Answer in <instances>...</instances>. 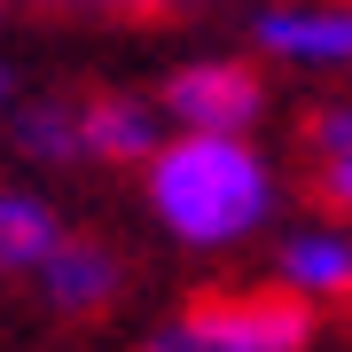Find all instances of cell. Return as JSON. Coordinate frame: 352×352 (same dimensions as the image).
Segmentation results:
<instances>
[{
	"label": "cell",
	"mask_w": 352,
	"mask_h": 352,
	"mask_svg": "<svg viewBox=\"0 0 352 352\" xmlns=\"http://www.w3.org/2000/svg\"><path fill=\"white\" fill-rule=\"evenodd\" d=\"M63 243V227L39 196H16L0 188V274H39V258Z\"/></svg>",
	"instance_id": "8"
},
{
	"label": "cell",
	"mask_w": 352,
	"mask_h": 352,
	"mask_svg": "<svg viewBox=\"0 0 352 352\" xmlns=\"http://www.w3.org/2000/svg\"><path fill=\"white\" fill-rule=\"evenodd\" d=\"M258 47L282 63H352V8L344 0H298V8L258 16Z\"/></svg>",
	"instance_id": "4"
},
{
	"label": "cell",
	"mask_w": 352,
	"mask_h": 352,
	"mask_svg": "<svg viewBox=\"0 0 352 352\" xmlns=\"http://www.w3.org/2000/svg\"><path fill=\"white\" fill-rule=\"evenodd\" d=\"M314 157H321V196L352 212V110L314 118Z\"/></svg>",
	"instance_id": "9"
},
{
	"label": "cell",
	"mask_w": 352,
	"mask_h": 352,
	"mask_svg": "<svg viewBox=\"0 0 352 352\" xmlns=\"http://www.w3.org/2000/svg\"><path fill=\"white\" fill-rule=\"evenodd\" d=\"M282 282L298 298H352V243L337 227H305L282 243Z\"/></svg>",
	"instance_id": "7"
},
{
	"label": "cell",
	"mask_w": 352,
	"mask_h": 352,
	"mask_svg": "<svg viewBox=\"0 0 352 352\" xmlns=\"http://www.w3.org/2000/svg\"><path fill=\"white\" fill-rule=\"evenodd\" d=\"M305 337H314V298L258 289V298H204V305H188L157 344H180V352H298Z\"/></svg>",
	"instance_id": "2"
},
{
	"label": "cell",
	"mask_w": 352,
	"mask_h": 352,
	"mask_svg": "<svg viewBox=\"0 0 352 352\" xmlns=\"http://www.w3.org/2000/svg\"><path fill=\"white\" fill-rule=\"evenodd\" d=\"M0 110H8V71H0Z\"/></svg>",
	"instance_id": "11"
},
{
	"label": "cell",
	"mask_w": 352,
	"mask_h": 352,
	"mask_svg": "<svg viewBox=\"0 0 352 352\" xmlns=\"http://www.w3.org/2000/svg\"><path fill=\"white\" fill-rule=\"evenodd\" d=\"M16 141L32 157H87L78 149V110H55V102H39V110L16 118Z\"/></svg>",
	"instance_id": "10"
},
{
	"label": "cell",
	"mask_w": 352,
	"mask_h": 352,
	"mask_svg": "<svg viewBox=\"0 0 352 352\" xmlns=\"http://www.w3.org/2000/svg\"><path fill=\"white\" fill-rule=\"evenodd\" d=\"M149 212L196 251L243 243L251 227L274 212V173L243 133H188L157 141L149 157Z\"/></svg>",
	"instance_id": "1"
},
{
	"label": "cell",
	"mask_w": 352,
	"mask_h": 352,
	"mask_svg": "<svg viewBox=\"0 0 352 352\" xmlns=\"http://www.w3.org/2000/svg\"><path fill=\"white\" fill-rule=\"evenodd\" d=\"M78 149L87 157H157V110L149 102H126V94H94L78 102Z\"/></svg>",
	"instance_id": "6"
},
{
	"label": "cell",
	"mask_w": 352,
	"mask_h": 352,
	"mask_svg": "<svg viewBox=\"0 0 352 352\" xmlns=\"http://www.w3.org/2000/svg\"><path fill=\"white\" fill-rule=\"evenodd\" d=\"M258 102L266 94L243 63H188V71L164 78V118L188 133H251Z\"/></svg>",
	"instance_id": "3"
},
{
	"label": "cell",
	"mask_w": 352,
	"mask_h": 352,
	"mask_svg": "<svg viewBox=\"0 0 352 352\" xmlns=\"http://www.w3.org/2000/svg\"><path fill=\"white\" fill-rule=\"evenodd\" d=\"M39 289H47L55 314H102L110 289H118V258L102 243H55L39 258Z\"/></svg>",
	"instance_id": "5"
}]
</instances>
